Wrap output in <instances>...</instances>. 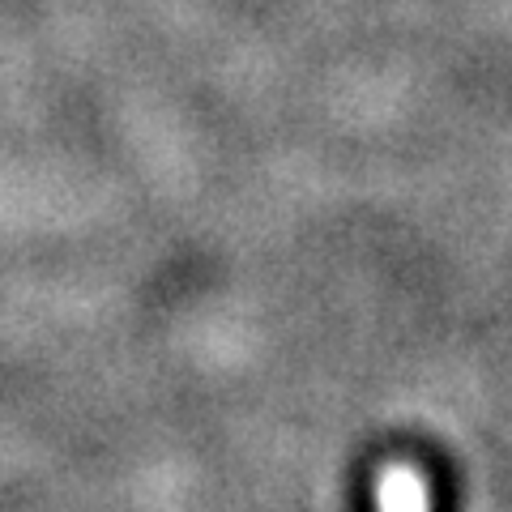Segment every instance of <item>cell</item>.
I'll use <instances>...</instances> for the list:
<instances>
[{
  "label": "cell",
  "instance_id": "cell-1",
  "mask_svg": "<svg viewBox=\"0 0 512 512\" xmlns=\"http://www.w3.org/2000/svg\"><path fill=\"white\" fill-rule=\"evenodd\" d=\"M380 512H431L423 474L410 470V466L384 470L380 474Z\"/></svg>",
  "mask_w": 512,
  "mask_h": 512
}]
</instances>
